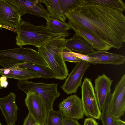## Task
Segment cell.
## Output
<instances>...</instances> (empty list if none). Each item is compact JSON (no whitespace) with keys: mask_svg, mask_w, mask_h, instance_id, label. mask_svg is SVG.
Wrapping results in <instances>:
<instances>
[{"mask_svg":"<svg viewBox=\"0 0 125 125\" xmlns=\"http://www.w3.org/2000/svg\"><path fill=\"white\" fill-rule=\"evenodd\" d=\"M124 11L97 5L78 6L64 14L68 21L111 48L120 49L125 41Z\"/></svg>","mask_w":125,"mask_h":125,"instance_id":"1","label":"cell"},{"mask_svg":"<svg viewBox=\"0 0 125 125\" xmlns=\"http://www.w3.org/2000/svg\"><path fill=\"white\" fill-rule=\"evenodd\" d=\"M65 37L60 36L49 40L37 50L52 71L54 78L61 80L66 79L68 71L62 57L65 47Z\"/></svg>","mask_w":125,"mask_h":125,"instance_id":"2","label":"cell"},{"mask_svg":"<svg viewBox=\"0 0 125 125\" xmlns=\"http://www.w3.org/2000/svg\"><path fill=\"white\" fill-rule=\"evenodd\" d=\"M17 33L15 44L20 47L31 45L35 47H41L51 39L60 36L69 37L70 33H56L48 30L44 25L36 26L22 20L15 28Z\"/></svg>","mask_w":125,"mask_h":125,"instance_id":"3","label":"cell"},{"mask_svg":"<svg viewBox=\"0 0 125 125\" xmlns=\"http://www.w3.org/2000/svg\"><path fill=\"white\" fill-rule=\"evenodd\" d=\"M44 62L37 51L29 47L0 50V65L4 68H9L25 62L43 65Z\"/></svg>","mask_w":125,"mask_h":125,"instance_id":"4","label":"cell"},{"mask_svg":"<svg viewBox=\"0 0 125 125\" xmlns=\"http://www.w3.org/2000/svg\"><path fill=\"white\" fill-rule=\"evenodd\" d=\"M18 88L26 94L28 91L35 92L42 98L47 112L53 110V105L55 99L60 93L57 90L58 84L36 83L26 81H20L17 83Z\"/></svg>","mask_w":125,"mask_h":125,"instance_id":"5","label":"cell"},{"mask_svg":"<svg viewBox=\"0 0 125 125\" xmlns=\"http://www.w3.org/2000/svg\"><path fill=\"white\" fill-rule=\"evenodd\" d=\"M81 87V99L84 115L89 117L100 119L101 112L91 79L85 77Z\"/></svg>","mask_w":125,"mask_h":125,"instance_id":"6","label":"cell"},{"mask_svg":"<svg viewBox=\"0 0 125 125\" xmlns=\"http://www.w3.org/2000/svg\"><path fill=\"white\" fill-rule=\"evenodd\" d=\"M109 114L113 118H120L125 111V74L116 85L109 104Z\"/></svg>","mask_w":125,"mask_h":125,"instance_id":"7","label":"cell"},{"mask_svg":"<svg viewBox=\"0 0 125 125\" xmlns=\"http://www.w3.org/2000/svg\"><path fill=\"white\" fill-rule=\"evenodd\" d=\"M24 100L29 113L39 125H44L47 111L43 100L38 93L28 91Z\"/></svg>","mask_w":125,"mask_h":125,"instance_id":"8","label":"cell"},{"mask_svg":"<svg viewBox=\"0 0 125 125\" xmlns=\"http://www.w3.org/2000/svg\"><path fill=\"white\" fill-rule=\"evenodd\" d=\"M85 61L76 63V65L68 74L61 86L62 90L67 94H75L81 86L84 74L90 65Z\"/></svg>","mask_w":125,"mask_h":125,"instance_id":"9","label":"cell"},{"mask_svg":"<svg viewBox=\"0 0 125 125\" xmlns=\"http://www.w3.org/2000/svg\"><path fill=\"white\" fill-rule=\"evenodd\" d=\"M58 107L66 118L79 120L83 117L81 99L76 95H71L64 99L60 103Z\"/></svg>","mask_w":125,"mask_h":125,"instance_id":"10","label":"cell"},{"mask_svg":"<svg viewBox=\"0 0 125 125\" xmlns=\"http://www.w3.org/2000/svg\"><path fill=\"white\" fill-rule=\"evenodd\" d=\"M21 16L15 6L6 0H0V22L2 25L15 29L21 22Z\"/></svg>","mask_w":125,"mask_h":125,"instance_id":"11","label":"cell"},{"mask_svg":"<svg viewBox=\"0 0 125 125\" xmlns=\"http://www.w3.org/2000/svg\"><path fill=\"white\" fill-rule=\"evenodd\" d=\"M6 0L16 7L22 16L26 14H30L46 20L51 17L47 10L42 5L40 0Z\"/></svg>","mask_w":125,"mask_h":125,"instance_id":"12","label":"cell"},{"mask_svg":"<svg viewBox=\"0 0 125 125\" xmlns=\"http://www.w3.org/2000/svg\"><path fill=\"white\" fill-rule=\"evenodd\" d=\"M113 82L112 80L104 74L98 75L95 80L94 88L100 110L105 102L111 99L112 94L111 87Z\"/></svg>","mask_w":125,"mask_h":125,"instance_id":"13","label":"cell"},{"mask_svg":"<svg viewBox=\"0 0 125 125\" xmlns=\"http://www.w3.org/2000/svg\"><path fill=\"white\" fill-rule=\"evenodd\" d=\"M16 94L10 93L6 96L0 98V108L8 125H14L17 119L18 108L15 102Z\"/></svg>","mask_w":125,"mask_h":125,"instance_id":"14","label":"cell"},{"mask_svg":"<svg viewBox=\"0 0 125 125\" xmlns=\"http://www.w3.org/2000/svg\"><path fill=\"white\" fill-rule=\"evenodd\" d=\"M87 55L92 58L90 63L93 64H110L118 65L124 64L125 62V56L107 51H95Z\"/></svg>","mask_w":125,"mask_h":125,"instance_id":"15","label":"cell"},{"mask_svg":"<svg viewBox=\"0 0 125 125\" xmlns=\"http://www.w3.org/2000/svg\"><path fill=\"white\" fill-rule=\"evenodd\" d=\"M0 75L7 78L26 81L41 78L38 73L31 70L17 66L0 69Z\"/></svg>","mask_w":125,"mask_h":125,"instance_id":"16","label":"cell"},{"mask_svg":"<svg viewBox=\"0 0 125 125\" xmlns=\"http://www.w3.org/2000/svg\"><path fill=\"white\" fill-rule=\"evenodd\" d=\"M65 47L73 52L86 55L95 51L85 39L75 33L73 37L66 39Z\"/></svg>","mask_w":125,"mask_h":125,"instance_id":"17","label":"cell"},{"mask_svg":"<svg viewBox=\"0 0 125 125\" xmlns=\"http://www.w3.org/2000/svg\"><path fill=\"white\" fill-rule=\"evenodd\" d=\"M71 29L76 34L85 39L94 49L97 51H107L111 48L88 32L83 30L75 24L68 21Z\"/></svg>","mask_w":125,"mask_h":125,"instance_id":"18","label":"cell"},{"mask_svg":"<svg viewBox=\"0 0 125 125\" xmlns=\"http://www.w3.org/2000/svg\"><path fill=\"white\" fill-rule=\"evenodd\" d=\"M14 66L31 70L38 73L41 78H43L48 79L54 78L53 73L49 67L29 62L21 63Z\"/></svg>","mask_w":125,"mask_h":125,"instance_id":"19","label":"cell"},{"mask_svg":"<svg viewBox=\"0 0 125 125\" xmlns=\"http://www.w3.org/2000/svg\"><path fill=\"white\" fill-rule=\"evenodd\" d=\"M47 8V10L51 17L65 22L66 18L62 12L58 0H40Z\"/></svg>","mask_w":125,"mask_h":125,"instance_id":"20","label":"cell"},{"mask_svg":"<svg viewBox=\"0 0 125 125\" xmlns=\"http://www.w3.org/2000/svg\"><path fill=\"white\" fill-rule=\"evenodd\" d=\"M46 20L45 27L48 30L52 32L56 33H65L71 29L68 23L52 17H51Z\"/></svg>","mask_w":125,"mask_h":125,"instance_id":"21","label":"cell"},{"mask_svg":"<svg viewBox=\"0 0 125 125\" xmlns=\"http://www.w3.org/2000/svg\"><path fill=\"white\" fill-rule=\"evenodd\" d=\"M82 5H97L125 10V4L122 0H81Z\"/></svg>","mask_w":125,"mask_h":125,"instance_id":"22","label":"cell"},{"mask_svg":"<svg viewBox=\"0 0 125 125\" xmlns=\"http://www.w3.org/2000/svg\"><path fill=\"white\" fill-rule=\"evenodd\" d=\"M64 116L61 111H55L53 110L47 112L45 122V125H64L63 119Z\"/></svg>","mask_w":125,"mask_h":125,"instance_id":"23","label":"cell"},{"mask_svg":"<svg viewBox=\"0 0 125 125\" xmlns=\"http://www.w3.org/2000/svg\"><path fill=\"white\" fill-rule=\"evenodd\" d=\"M110 100L106 101L102 109L100 118L103 125H115L112 117L109 114L108 107Z\"/></svg>","mask_w":125,"mask_h":125,"instance_id":"24","label":"cell"},{"mask_svg":"<svg viewBox=\"0 0 125 125\" xmlns=\"http://www.w3.org/2000/svg\"><path fill=\"white\" fill-rule=\"evenodd\" d=\"M61 10L64 14L67 11L71 10L76 7L81 6V0H58Z\"/></svg>","mask_w":125,"mask_h":125,"instance_id":"25","label":"cell"},{"mask_svg":"<svg viewBox=\"0 0 125 125\" xmlns=\"http://www.w3.org/2000/svg\"><path fill=\"white\" fill-rule=\"evenodd\" d=\"M72 51L66 47L62 52V57L64 61L75 63L83 61L75 56L72 53Z\"/></svg>","mask_w":125,"mask_h":125,"instance_id":"26","label":"cell"},{"mask_svg":"<svg viewBox=\"0 0 125 125\" xmlns=\"http://www.w3.org/2000/svg\"><path fill=\"white\" fill-rule=\"evenodd\" d=\"M72 52L75 56L83 61H86L90 63L92 61V58L87 55L74 52L72 51Z\"/></svg>","mask_w":125,"mask_h":125,"instance_id":"27","label":"cell"},{"mask_svg":"<svg viewBox=\"0 0 125 125\" xmlns=\"http://www.w3.org/2000/svg\"><path fill=\"white\" fill-rule=\"evenodd\" d=\"M36 123L35 120L31 115L29 113L24 120L23 125H33Z\"/></svg>","mask_w":125,"mask_h":125,"instance_id":"28","label":"cell"},{"mask_svg":"<svg viewBox=\"0 0 125 125\" xmlns=\"http://www.w3.org/2000/svg\"><path fill=\"white\" fill-rule=\"evenodd\" d=\"M63 122L64 125H81L75 119H69L64 117Z\"/></svg>","mask_w":125,"mask_h":125,"instance_id":"29","label":"cell"},{"mask_svg":"<svg viewBox=\"0 0 125 125\" xmlns=\"http://www.w3.org/2000/svg\"><path fill=\"white\" fill-rule=\"evenodd\" d=\"M83 125H98V124L94 119L89 117L85 119Z\"/></svg>","mask_w":125,"mask_h":125,"instance_id":"30","label":"cell"},{"mask_svg":"<svg viewBox=\"0 0 125 125\" xmlns=\"http://www.w3.org/2000/svg\"><path fill=\"white\" fill-rule=\"evenodd\" d=\"M7 78V77L4 76H2L0 77V85L2 88H6L8 85Z\"/></svg>","mask_w":125,"mask_h":125,"instance_id":"31","label":"cell"},{"mask_svg":"<svg viewBox=\"0 0 125 125\" xmlns=\"http://www.w3.org/2000/svg\"><path fill=\"white\" fill-rule=\"evenodd\" d=\"M115 125H125V122L122 120L120 118H113Z\"/></svg>","mask_w":125,"mask_h":125,"instance_id":"32","label":"cell"},{"mask_svg":"<svg viewBox=\"0 0 125 125\" xmlns=\"http://www.w3.org/2000/svg\"><path fill=\"white\" fill-rule=\"evenodd\" d=\"M38 124L36 123H35L33 125H38Z\"/></svg>","mask_w":125,"mask_h":125,"instance_id":"33","label":"cell"},{"mask_svg":"<svg viewBox=\"0 0 125 125\" xmlns=\"http://www.w3.org/2000/svg\"><path fill=\"white\" fill-rule=\"evenodd\" d=\"M3 88H2V87H1L0 86V89H2Z\"/></svg>","mask_w":125,"mask_h":125,"instance_id":"34","label":"cell"},{"mask_svg":"<svg viewBox=\"0 0 125 125\" xmlns=\"http://www.w3.org/2000/svg\"><path fill=\"white\" fill-rule=\"evenodd\" d=\"M0 125H2V124H1V123L0 122Z\"/></svg>","mask_w":125,"mask_h":125,"instance_id":"35","label":"cell"},{"mask_svg":"<svg viewBox=\"0 0 125 125\" xmlns=\"http://www.w3.org/2000/svg\"><path fill=\"white\" fill-rule=\"evenodd\" d=\"M0 25H1L0 22Z\"/></svg>","mask_w":125,"mask_h":125,"instance_id":"36","label":"cell"},{"mask_svg":"<svg viewBox=\"0 0 125 125\" xmlns=\"http://www.w3.org/2000/svg\"></svg>","mask_w":125,"mask_h":125,"instance_id":"37","label":"cell"}]
</instances>
